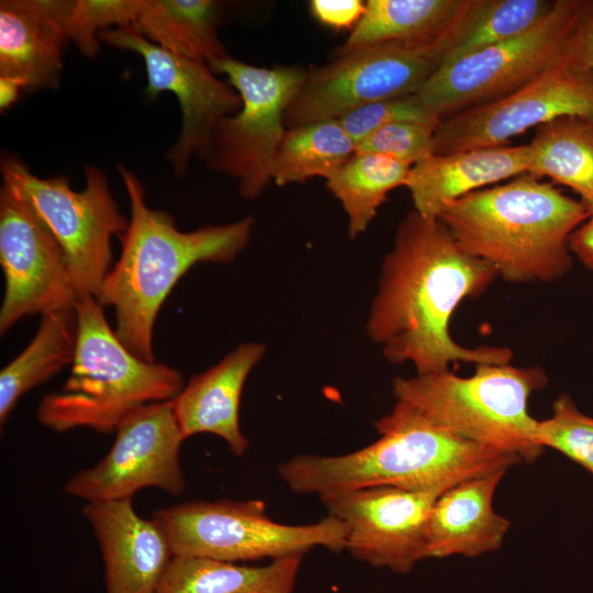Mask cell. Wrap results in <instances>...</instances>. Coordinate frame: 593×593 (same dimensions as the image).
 Listing matches in <instances>:
<instances>
[{
    "mask_svg": "<svg viewBox=\"0 0 593 593\" xmlns=\"http://www.w3.org/2000/svg\"><path fill=\"white\" fill-rule=\"evenodd\" d=\"M497 276L462 249L438 217L413 210L383 260L367 332L389 361L411 362L417 374L448 371L457 362L508 363V347L461 346L449 328L458 305L484 293Z\"/></svg>",
    "mask_w": 593,
    "mask_h": 593,
    "instance_id": "obj_1",
    "label": "cell"
},
{
    "mask_svg": "<svg viewBox=\"0 0 593 593\" xmlns=\"http://www.w3.org/2000/svg\"><path fill=\"white\" fill-rule=\"evenodd\" d=\"M131 215L119 237L121 255L102 284L98 301L115 312V334L138 358L154 362V327L166 298L180 278L199 262L233 261L247 246L253 216L183 232L172 215L152 209L132 170L118 165Z\"/></svg>",
    "mask_w": 593,
    "mask_h": 593,
    "instance_id": "obj_2",
    "label": "cell"
},
{
    "mask_svg": "<svg viewBox=\"0 0 593 593\" xmlns=\"http://www.w3.org/2000/svg\"><path fill=\"white\" fill-rule=\"evenodd\" d=\"M374 427L380 434L374 443L339 456H294L279 466V477L293 492L320 496L371 486L441 495L462 481L523 462L455 436L401 401Z\"/></svg>",
    "mask_w": 593,
    "mask_h": 593,
    "instance_id": "obj_3",
    "label": "cell"
},
{
    "mask_svg": "<svg viewBox=\"0 0 593 593\" xmlns=\"http://www.w3.org/2000/svg\"><path fill=\"white\" fill-rule=\"evenodd\" d=\"M588 216L583 202L525 174L452 201L438 219L504 280L551 282L571 269L569 240Z\"/></svg>",
    "mask_w": 593,
    "mask_h": 593,
    "instance_id": "obj_4",
    "label": "cell"
},
{
    "mask_svg": "<svg viewBox=\"0 0 593 593\" xmlns=\"http://www.w3.org/2000/svg\"><path fill=\"white\" fill-rule=\"evenodd\" d=\"M77 343L68 379L45 394L37 421L55 432L90 428L115 432L131 411L174 400L184 387L182 373L166 363L148 362L130 351L109 325L94 296L78 299Z\"/></svg>",
    "mask_w": 593,
    "mask_h": 593,
    "instance_id": "obj_5",
    "label": "cell"
},
{
    "mask_svg": "<svg viewBox=\"0 0 593 593\" xmlns=\"http://www.w3.org/2000/svg\"><path fill=\"white\" fill-rule=\"evenodd\" d=\"M547 384L539 367L475 365L469 377L441 371L396 378L392 391L436 426L466 440L535 461L538 422L528 411L532 394Z\"/></svg>",
    "mask_w": 593,
    "mask_h": 593,
    "instance_id": "obj_6",
    "label": "cell"
},
{
    "mask_svg": "<svg viewBox=\"0 0 593 593\" xmlns=\"http://www.w3.org/2000/svg\"><path fill=\"white\" fill-rule=\"evenodd\" d=\"M174 556L227 562L303 556L322 546L334 552L346 548L347 528L327 517L310 525L272 521L260 500H195L153 512Z\"/></svg>",
    "mask_w": 593,
    "mask_h": 593,
    "instance_id": "obj_7",
    "label": "cell"
},
{
    "mask_svg": "<svg viewBox=\"0 0 593 593\" xmlns=\"http://www.w3.org/2000/svg\"><path fill=\"white\" fill-rule=\"evenodd\" d=\"M2 181L15 186L59 244L77 300L98 299L113 259L112 239L128 226L107 176L85 167V187L74 190L66 177L42 178L22 160L2 155Z\"/></svg>",
    "mask_w": 593,
    "mask_h": 593,
    "instance_id": "obj_8",
    "label": "cell"
},
{
    "mask_svg": "<svg viewBox=\"0 0 593 593\" xmlns=\"http://www.w3.org/2000/svg\"><path fill=\"white\" fill-rule=\"evenodd\" d=\"M583 0H555L527 32L440 65L417 91L440 120L503 98L572 56Z\"/></svg>",
    "mask_w": 593,
    "mask_h": 593,
    "instance_id": "obj_9",
    "label": "cell"
},
{
    "mask_svg": "<svg viewBox=\"0 0 593 593\" xmlns=\"http://www.w3.org/2000/svg\"><path fill=\"white\" fill-rule=\"evenodd\" d=\"M209 66L227 77L242 98V108L217 123L203 163L209 170L236 180L242 198L257 199L272 181L275 156L287 130L284 112L306 69L258 67L230 55Z\"/></svg>",
    "mask_w": 593,
    "mask_h": 593,
    "instance_id": "obj_10",
    "label": "cell"
},
{
    "mask_svg": "<svg viewBox=\"0 0 593 593\" xmlns=\"http://www.w3.org/2000/svg\"><path fill=\"white\" fill-rule=\"evenodd\" d=\"M562 116L593 120V69L572 56L503 98L441 120L434 132V154L503 146Z\"/></svg>",
    "mask_w": 593,
    "mask_h": 593,
    "instance_id": "obj_11",
    "label": "cell"
},
{
    "mask_svg": "<svg viewBox=\"0 0 593 593\" xmlns=\"http://www.w3.org/2000/svg\"><path fill=\"white\" fill-rule=\"evenodd\" d=\"M437 68L430 54L405 46L378 45L336 53L328 64L306 69L284 112V125L293 128L338 120L365 104L417 93Z\"/></svg>",
    "mask_w": 593,
    "mask_h": 593,
    "instance_id": "obj_12",
    "label": "cell"
},
{
    "mask_svg": "<svg viewBox=\"0 0 593 593\" xmlns=\"http://www.w3.org/2000/svg\"><path fill=\"white\" fill-rule=\"evenodd\" d=\"M115 433L105 457L66 482V494L86 502H104L132 499L144 488H158L174 496L183 493L180 449L184 437L172 400L131 411L118 424Z\"/></svg>",
    "mask_w": 593,
    "mask_h": 593,
    "instance_id": "obj_13",
    "label": "cell"
},
{
    "mask_svg": "<svg viewBox=\"0 0 593 593\" xmlns=\"http://www.w3.org/2000/svg\"><path fill=\"white\" fill-rule=\"evenodd\" d=\"M99 40L141 56L146 70L145 96H176L181 112L180 131L165 156L174 172L183 176L193 155L205 158L217 123L240 110L239 93L228 81L220 79L208 63L174 54L132 26L103 31Z\"/></svg>",
    "mask_w": 593,
    "mask_h": 593,
    "instance_id": "obj_14",
    "label": "cell"
},
{
    "mask_svg": "<svg viewBox=\"0 0 593 593\" xmlns=\"http://www.w3.org/2000/svg\"><path fill=\"white\" fill-rule=\"evenodd\" d=\"M0 264L4 276L2 335L27 315L75 306L77 298L59 244L8 181L0 189Z\"/></svg>",
    "mask_w": 593,
    "mask_h": 593,
    "instance_id": "obj_15",
    "label": "cell"
},
{
    "mask_svg": "<svg viewBox=\"0 0 593 593\" xmlns=\"http://www.w3.org/2000/svg\"><path fill=\"white\" fill-rule=\"evenodd\" d=\"M439 494L371 486L321 495L347 528L346 548L372 567L407 572L428 558L427 525Z\"/></svg>",
    "mask_w": 593,
    "mask_h": 593,
    "instance_id": "obj_16",
    "label": "cell"
},
{
    "mask_svg": "<svg viewBox=\"0 0 593 593\" xmlns=\"http://www.w3.org/2000/svg\"><path fill=\"white\" fill-rule=\"evenodd\" d=\"M82 514L104 562L105 593H156L174 558L156 522L139 516L132 499L87 502Z\"/></svg>",
    "mask_w": 593,
    "mask_h": 593,
    "instance_id": "obj_17",
    "label": "cell"
},
{
    "mask_svg": "<svg viewBox=\"0 0 593 593\" xmlns=\"http://www.w3.org/2000/svg\"><path fill=\"white\" fill-rule=\"evenodd\" d=\"M530 158L529 144L433 154L411 167L405 187L414 211L437 219L452 201L527 174Z\"/></svg>",
    "mask_w": 593,
    "mask_h": 593,
    "instance_id": "obj_18",
    "label": "cell"
},
{
    "mask_svg": "<svg viewBox=\"0 0 593 593\" xmlns=\"http://www.w3.org/2000/svg\"><path fill=\"white\" fill-rule=\"evenodd\" d=\"M266 347L245 343L220 362L193 376L172 400L182 436L210 433L221 437L235 456H243L248 440L239 427V403L245 381L261 360Z\"/></svg>",
    "mask_w": 593,
    "mask_h": 593,
    "instance_id": "obj_19",
    "label": "cell"
},
{
    "mask_svg": "<svg viewBox=\"0 0 593 593\" xmlns=\"http://www.w3.org/2000/svg\"><path fill=\"white\" fill-rule=\"evenodd\" d=\"M506 471L468 479L438 496L427 525L428 558L477 557L502 546L511 523L494 511L493 497Z\"/></svg>",
    "mask_w": 593,
    "mask_h": 593,
    "instance_id": "obj_20",
    "label": "cell"
},
{
    "mask_svg": "<svg viewBox=\"0 0 593 593\" xmlns=\"http://www.w3.org/2000/svg\"><path fill=\"white\" fill-rule=\"evenodd\" d=\"M468 0H368L365 13L335 53L398 45L430 54L438 66Z\"/></svg>",
    "mask_w": 593,
    "mask_h": 593,
    "instance_id": "obj_21",
    "label": "cell"
},
{
    "mask_svg": "<svg viewBox=\"0 0 593 593\" xmlns=\"http://www.w3.org/2000/svg\"><path fill=\"white\" fill-rule=\"evenodd\" d=\"M67 44L27 0L0 1V76L21 79L27 91L56 89Z\"/></svg>",
    "mask_w": 593,
    "mask_h": 593,
    "instance_id": "obj_22",
    "label": "cell"
},
{
    "mask_svg": "<svg viewBox=\"0 0 593 593\" xmlns=\"http://www.w3.org/2000/svg\"><path fill=\"white\" fill-rule=\"evenodd\" d=\"M223 2L214 0H144L131 25L149 42L209 65L228 54L217 35Z\"/></svg>",
    "mask_w": 593,
    "mask_h": 593,
    "instance_id": "obj_23",
    "label": "cell"
},
{
    "mask_svg": "<svg viewBox=\"0 0 593 593\" xmlns=\"http://www.w3.org/2000/svg\"><path fill=\"white\" fill-rule=\"evenodd\" d=\"M302 556L261 567L174 556L156 593H292Z\"/></svg>",
    "mask_w": 593,
    "mask_h": 593,
    "instance_id": "obj_24",
    "label": "cell"
},
{
    "mask_svg": "<svg viewBox=\"0 0 593 593\" xmlns=\"http://www.w3.org/2000/svg\"><path fill=\"white\" fill-rule=\"evenodd\" d=\"M77 343L75 307L46 313L29 345L0 372V424L31 389L71 366Z\"/></svg>",
    "mask_w": 593,
    "mask_h": 593,
    "instance_id": "obj_25",
    "label": "cell"
},
{
    "mask_svg": "<svg viewBox=\"0 0 593 593\" xmlns=\"http://www.w3.org/2000/svg\"><path fill=\"white\" fill-rule=\"evenodd\" d=\"M529 146L528 175L547 177L578 193L586 208L593 204V120L556 119L536 128Z\"/></svg>",
    "mask_w": 593,
    "mask_h": 593,
    "instance_id": "obj_26",
    "label": "cell"
},
{
    "mask_svg": "<svg viewBox=\"0 0 593 593\" xmlns=\"http://www.w3.org/2000/svg\"><path fill=\"white\" fill-rule=\"evenodd\" d=\"M411 167L384 155L355 153L326 179L347 215L350 238L367 231L392 190L405 187Z\"/></svg>",
    "mask_w": 593,
    "mask_h": 593,
    "instance_id": "obj_27",
    "label": "cell"
},
{
    "mask_svg": "<svg viewBox=\"0 0 593 593\" xmlns=\"http://www.w3.org/2000/svg\"><path fill=\"white\" fill-rule=\"evenodd\" d=\"M553 3L549 0H468L446 43L439 66L527 32L548 14Z\"/></svg>",
    "mask_w": 593,
    "mask_h": 593,
    "instance_id": "obj_28",
    "label": "cell"
},
{
    "mask_svg": "<svg viewBox=\"0 0 593 593\" xmlns=\"http://www.w3.org/2000/svg\"><path fill=\"white\" fill-rule=\"evenodd\" d=\"M355 153L356 145L338 120L287 128L275 156L272 181L282 187L313 177L327 179Z\"/></svg>",
    "mask_w": 593,
    "mask_h": 593,
    "instance_id": "obj_29",
    "label": "cell"
},
{
    "mask_svg": "<svg viewBox=\"0 0 593 593\" xmlns=\"http://www.w3.org/2000/svg\"><path fill=\"white\" fill-rule=\"evenodd\" d=\"M144 0H65L59 30L87 58L97 57L99 34L131 26Z\"/></svg>",
    "mask_w": 593,
    "mask_h": 593,
    "instance_id": "obj_30",
    "label": "cell"
},
{
    "mask_svg": "<svg viewBox=\"0 0 593 593\" xmlns=\"http://www.w3.org/2000/svg\"><path fill=\"white\" fill-rule=\"evenodd\" d=\"M537 443L593 474V417L583 414L569 394L561 393L552 404V415L538 422Z\"/></svg>",
    "mask_w": 593,
    "mask_h": 593,
    "instance_id": "obj_31",
    "label": "cell"
},
{
    "mask_svg": "<svg viewBox=\"0 0 593 593\" xmlns=\"http://www.w3.org/2000/svg\"><path fill=\"white\" fill-rule=\"evenodd\" d=\"M338 121L357 147L374 131L393 122H418L437 127L441 120L413 93L365 104Z\"/></svg>",
    "mask_w": 593,
    "mask_h": 593,
    "instance_id": "obj_32",
    "label": "cell"
},
{
    "mask_svg": "<svg viewBox=\"0 0 593 593\" xmlns=\"http://www.w3.org/2000/svg\"><path fill=\"white\" fill-rule=\"evenodd\" d=\"M435 128L418 122H393L358 144L356 153L384 155L413 166L434 154Z\"/></svg>",
    "mask_w": 593,
    "mask_h": 593,
    "instance_id": "obj_33",
    "label": "cell"
},
{
    "mask_svg": "<svg viewBox=\"0 0 593 593\" xmlns=\"http://www.w3.org/2000/svg\"><path fill=\"white\" fill-rule=\"evenodd\" d=\"M366 2L361 0H312L310 11L323 25L334 30L349 29L360 21Z\"/></svg>",
    "mask_w": 593,
    "mask_h": 593,
    "instance_id": "obj_34",
    "label": "cell"
},
{
    "mask_svg": "<svg viewBox=\"0 0 593 593\" xmlns=\"http://www.w3.org/2000/svg\"><path fill=\"white\" fill-rule=\"evenodd\" d=\"M572 57L579 64L593 69V0L582 1Z\"/></svg>",
    "mask_w": 593,
    "mask_h": 593,
    "instance_id": "obj_35",
    "label": "cell"
},
{
    "mask_svg": "<svg viewBox=\"0 0 593 593\" xmlns=\"http://www.w3.org/2000/svg\"><path fill=\"white\" fill-rule=\"evenodd\" d=\"M589 216L571 235L569 247L585 267L593 270V204L588 206Z\"/></svg>",
    "mask_w": 593,
    "mask_h": 593,
    "instance_id": "obj_36",
    "label": "cell"
},
{
    "mask_svg": "<svg viewBox=\"0 0 593 593\" xmlns=\"http://www.w3.org/2000/svg\"><path fill=\"white\" fill-rule=\"evenodd\" d=\"M25 90L24 82L15 77L0 76V109L8 110L20 99Z\"/></svg>",
    "mask_w": 593,
    "mask_h": 593,
    "instance_id": "obj_37",
    "label": "cell"
}]
</instances>
